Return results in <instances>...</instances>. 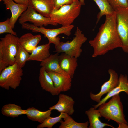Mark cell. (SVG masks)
Returning <instances> with one entry per match:
<instances>
[{"label":"cell","instance_id":"cell-5","mask_svg":"<svg viewBox=\"0 0 128 128\" xmlns=\"http://www.w3.org/2000/svg\"><path fill=\"white\" fill-rule=\"evenodd\" d=\"M74 36L71 41L60 42L58 45L55 46V52L58 53H64L77 58L79 57L82 52V46L87 39L78 27H76Z\"/></svg>","mask_w":128,"mask_h":128},{"label":"cell","instance_id":"cell-4","mask_svg":"<svg viewBox=\"0 0 128 128\" xmlns=\"http://www.w3.org/2000/svg\"><path fill=\"white\" fill-rule=\"evenodd\" d=\"M82 6L79 0H76L69 5H63L59 8H54L50 18L55 23L66 26L72 25L79 15Z\"/></svg>","mask_w":128,"mask_h":128},{"label":"cell","instance_id":"cell-17","mask_svg":"<svg viewBox=\"0 0 128 128\" xmlns=\"http://www.w3.org/2000/svg\"><path fill=\"white\" fill-rule=\"evenodd\" d=\"M41 39V36L40 34L33 35L30 33H27L19 38V43L28 52L31 53Z\"/></svg>","mask_w":128,"mask_h":128},{"label":"cell","instance_id":"cell-13","mask_svg":"<svg viewBox=\"0 0 128 128\" xmlns=\"http://www.w3.org/2000/svg\"><path fill=\"white\" fill-rule=\"evenodd\" d=\"M29 5L43 16L50 18L54 8L53 0H28Z\"/></svg>","mask_w":128,"mask_h":128},{"label":"cell","instance_id":"cell-21","mask_svg":"<svg viewBox=\"0 0 128 128\" xmlns=\"http://www.w3.org/2000/svg\"><path fill=\"white\" fill-rule=\"evenodd\" d=\"M89 121V128H103L105 126H109L114 128L111 125L101 122L99 118L101 117L98 110L94 107H91L89 110L85 112Z\"/></svg>","mask_w":128,"mask_h":128},{"label":"cell","instance_id":"cell-16","mask_svg":"<svg viewBox=\"0 0 128 128\" xmlns=\"http://www.w3.org/2000/svg\"><path fill=\"white\" fill-rule=\"evenodd\" d=\"M119 82L118 86L112 90L107 93L106 96L95 105L94 108L96 109L101 104L106 102L109 98L122 92H124L128 95V80L127 76L121 74L119 77Z\"/></svg>","mask_w":128,"mask_h":128},{"label":"cell","instance_id":"cell-22","mask_svg":"<svg viewBox=\"0 0 128 128\" xmlns=\"http://www.w3.org/2000/svg\"><path fill=\"white\" fill-rule=\"evenodd\" d=\"M52 110L49 109L47 111H42L34 107H29L25 110V114L29 120L41 123L50 116Z\"/></svg>","mask_w":128,"mask_h":128},{"label":"cell","instance_id":"cell-24","mask_svg":"<svg viewBox=\"0 0 128 128\" xmlns=\"http://www.w3.org/2000/svg\"><path fill=\"white\" fill-rule=\"evenodd\" d=\"M92 0L95 2L100 10V11L97 15L96 24L103 16L111 15L115 13L114 10L110 5L107 0Z\"/></svg>","mask_w":128,"mask_h":128},{"label":"cell","instance_id":"cell-19","mask_svg":"<svg viewBox=\"0 0 128 128\" xmlns=\"http://www.w3.org/2000/svg\"><path fill=\"white\" fill-rule=\"evenodd\" d=\"M59 53H57L50 55L41 62L40 65L47 71H53L59 73H67L60 67L59 62Z\"/></svg>","mask_w":128,"mask_h":128},{"label":"cell","instance_id":"cell-29","mask_svg":"<svg viewBox=\"0 0 128 128\" xmlns=\"http://www.w3.org/2000/svg\"><path fill=\"white\" fill-rule=\"evenodd\" d=\"M112 7L114 10L117 8L128 7V0H107Z\"/></svg>","mask_w":128,"mask_h":128},{"label":"cell","instance_id":"cell-18","mask_svg":"<svg viewBox=\"0 0 128 128\" xmlns=\"http://www.w3.org/2000/svg\"><path fill=\"white\" fill-rule=\"evenodd\" d=\"M38 79L43 90L50 92L53 96L59 94L55 87L51 78L42 67L40 69Z\"/></svg>","mask_w":128,"mask_h":128},{"label":"cell","instance_id":"cell-14","mask_svg":"<svg viewBox=\"0 0 128 128\" xmlns=\"http://www.w3.org/2000/svg\"><path fill=\"white\" fill-rule=\"evenodd\" d=\"M77 61V58L71 56L64 53H61L59 56V62L60 68L72 78L78 66Z\"/></svg>","mask_w":128,"mask_h":128},{"label":"cell","instance_id":"cell-3","mask_svg":"<svg viewBox=\"0 0 128 128\" xmlns=\"http://www.w3.org/2000/svg\"><path fill=\"white\" fill-rule=\"evenodd\" d=\"M98 107L101 117L105 119L113 120L118 124H128L125 118L123 105L119 94L113 96L108 102L101 104Z\"/></svg>","mask_w":128,"mask_h":128},{"label":"cell","instance_id":"cell-2","mask_svg":"<svg viewBox=\"0 0 128 128\" xmlns=\"http://www.w3.org/2000/svg\"><path fill=\"white\" fill-rule=\"evenodd\" d=\"M19 38L10 34L0 38V73L6 67L15 63V58L19 44Z\"/></svg>","mask_w":128,"mask_h":128},{"label":"cell","instance_id":"cell-15","mask_svg":"<svg viewBox=\"0 0 128 128\" xmlns=\"http://www.w3.org/2000/svg\"><path fill=\"white\" fill-rule=\"evenodd\" d=\"M3 1L6 9H9L11 11L12 15L10 18L9 23L13 29L18 19L26 10L28 6L25 5L15 2L11 0H5Z\"/></svg>","mask_w":128,"mask_h":128},{"label":"cell","instance_id":"cell-30","mask_svg":"<svg viewBox=\"0 0 128 128\" xmlns=\"http://www.w3.org/2000/svg\"><path fill=\"white\" fill-rule=\"evenodd\" d=\"M76 0H53L54 8L58 9L61 6L71 4Z\"/></svg>","mask_w":128,"mask_h":128},{"label":"cell","instance_id":"cell-27","mask_svg":"<svg viewBox=\"0 0 128 128\" xmlns=\"http://www.w3.org/2000/svg\"><path fill=\"white\" fill-rule=\"evenodd\" d=\"M67 114L65 113L61 112L59 116L56 117H52L50 116L43 123L38 125L37 128H52L55 124L58 122H59L62 119L65 118Z\"/></svg>","mask_w":128,"mask_h":128},{"label":"cell","instance_id":"cell-33","mask_svg":"<svg viewBox=\"0 0 128 128\" xmlns=\"http://www.w3.org/2000/svg\"><path fill=\"white\" fill-rule=\"evenodd\" d=\"M79 1L82 5H85L84 0H79Z\"/></svg>","mask_w":128,"mask_h":128},{"label":"cell","instance_id":"cell-20","mask_svg":"<svg viewBox=\"0 0 128 128\" xmlns=\"http://www.w3.org/2000/svg\"><path fill=\"white\" fill-rule=\"evenodd\" d=\"M50 44L47 43L37 46L30 55L28 61L42 62L50 55L49 52Z\"/></svg>","mask_w":128,"mask_h":128},{"label":"cell","instance_id":"cell-23","mask_svg":"<svg viewBox=\"0 0 128 128\" xmlns=\"http://www.w3.org/2000/svg\"><path fill=\"white\" fill-rule=\"evenodd\" d=\"M2 114L7 117L15 118L25 114V110L15 104L9 103L4 105L1 109Z\"/></svg>","mask_w":128,"mask_h":128},{"label":"cell","instance_id":"cell-31","mask_svg":"<svg viewBox=\"0 0 128 128\" xmlns=\"http://www.w3.org/2000/svg\"><path fill=\"white\" fill-rule=\"evenodd\" d=\"M14 1L15 2L19 4H23L27 5L28 7L29 6L28 0H11Z\"/></svg>","mask_w":128,"mask_h":128},{"label":"cell","instance_id":"cell-34","mask_svg":"<svg viewBox=\"0 0 128 128\" xmlns=\"http://www.w3.org/2000/svg\"><path fill=\"white\" fill-rule=\"evenodd\" d=\"M5 0H0V2L2 1H4Z\"/></svg>","mask_w":128,"mask_h":128},{"label":"cell","instance_id":"cell-6","mask_svg":"<svg viewBox=\"0 0 128 128\" xmlns=\"http://www.w3.org/2000/svg\"><path fill=\"white\" fill-rule=\"evenodd\" d=\"M74 27L72 24L66 26H62L61 27L56 29H48L43 27H36L33 24L28 23H24L21 24L22 29L32 31L34 32H40L44 35L45 37L47 38L48 43L50 44H53L55 46L58 45L60 42V39L57 36L59 35L63 34L68 36L71 34V31Z\"/></svg>","mask_w":128,"mask_h":128},{"label":"cell","instance_id":"cell-12","mask_svg":"<svg viewBox=\"0 0 128 128\" xmlns=\"http://www.w3.org/2000/svg\"><path fill=\"white\" fill-rule=\"evenodd\" d=\"M75 101L71 97L64 94H59L57 103L49 108V109L56 110L60 113H64L70 115L75 111L74 105Z\"/></svg>","mask_w":128,"mask_h":128},{"label":"cell","instance_id":"cell-7","mask_svg":"<svg viewBox=\"0 0 128 128\" xmlns=\"http://www.w3.org/2000/svg\"><path fill=\"white\" fill-rule=\"evenodd\" d=\"M0 74V87L7 90L15 89L20 84L23 70L15 63L6 67Z\"/></svg>","mask_w":128,"mask_h":128},{"label":"cell","instance_id":"cell-28","mask_svg":"<svg viewBox=\"0 0 128 128\" xmlns=\"http://www.w3.org/2000/svg\"><path fill=\"white\" fill-rule=\"evenodd\" d=\"M9 22L10 18H8L6 20L0 22V34L8 33L17 36V33L13 30Z\"/></svg>","mask_w":128,"mask_h":128},{"label":"cell","instance_id":"cell-9","mask_svg":"<svg viewBox=\"0 0 128 128\" xmlns=\"http://www.w3.org/2000/svg\"><path fill=\"white\" fill-rule=\"evenodd\" d=\"M27 21L32 23L35 26L39 27L49 24L54 26L58 25L53 22L50 18L45 17L37 13L29 5L22 14L18 20L19 23L21 24Z\"/></svg>","mask_w":128,"mask_h":128},{"label":"cell","instance_id":"cell-26","mask_svg":"<svg viewBox=\"0 0 128 128\" xmlns=\"http://www.w3.org/2000/svg\"><path fill=\"white\" fill-rule=\"evenodd\" d=\"M21 45L19 44L18 47L15 58V63L18 67L22 68L28 61L30 55Z\"/></svg>","mask_w":128,"mask_h":128},{"label":"cell","instance_id":"cell-10","mask_svg":"<svg viewBox=\"0 0 128 128\" xmlns=\"http://www.w3.org/2000/svg\"><path fill=\"white\" fill-rule=\"evenodd\" d=\"M108 72L110 75L109 79L102 85L100 92L96 94H94L92 92L90 93L91 99L98 103L101 101V98L103 95L111 91L118 86L119 83V77L116 72L110 69Z\"/></svg>","mask_w":128,"mask_h":128},{"label":"cell","instance_id":"cell-1","mask_svg":"<svg viewBox=\"0 0 128 128\" xmlns=\"http://www.w3.org/2000/svg\"><path fill=\"white\" fill-rule=\"evenodd\" d=\"M106 16L105 22L99 28L96 37L89 41L93 49V57L105 55L110 50L122 47L117 29L115 12Z\"/></svg>","mask_w":128,"mask_h":128},{"label":"cell","instance_id":"cell-11","mask_svg":"<svg viewBox=\"0 0 128 128\" xmlns=\"http://www.w3.org/2000/svg\"><path fill=\"white\" fill-rule=\"evenodd\" d=\"M51 78L55 87L59 94L70 90L72 78L67 73H61L53 71H47Z\"/></svg>","mask_w":128,"mask_h":128},{"label":"cell","instance_id":"cell-25","mask_svg":"<svg viewBox=\"0 0 128 128\" xmlns=\"http://www.w3.org/2000/svg\"><path fill=\"white\" fill-rule=\"evenodd\" d=\"M59 122L60 125L59 128H87L89 122L86 121L83 123H78L75 121L70 115H67Z\"/></svg>","mask_w":128,"mask_h":128},{"label":"cell","instance_id":"cell-8","mask_svg":"<svg viewBox=\"0 0 128 128\" xmlns=\"http://www.w3.org/2000/svg\"><path fill=\"white\" fill-rule=\"evenodd\" d=\"M117 31L123 50L128 53V7H118L114 10Z\"/></svg>","mask_w":128,"mask_h":128},{"label":"cell","instance_id":"cell-32","mask_svg":"<svg viewBox=\"0 0 128 128\" xmlns=\"http://www.w3.org/2000/svg\"><path fill=\"white\" fill-rule=\"evenodd\" d=\"M118 124L119 125V126L117 128H128V124L120 123Z\"/></svg>","mask_w":128,"mask_h":128}]
</instances>
